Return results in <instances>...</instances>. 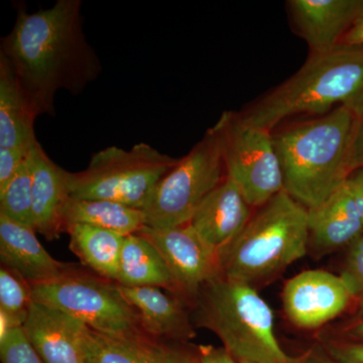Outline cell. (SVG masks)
I'll return each mask as SVG.
<instances>
[{
  "label": "cell",
  "mask_w": 363,
  "mask_h": 363,
  "mask_svg": "<svg viewBox=\"0 0 363 363\" xmlns=\"http://www.w3.org/2000/svg\"><path fill=\"white\" fill-rule=\"evenodd\" d=\"M197 362H198V358H197V360H196V362H195V363H197Z\"/></svg>",
  "instance_id": "37"
},
{
  "label": "cell",
  "mask_w": 363,
  "mask_h": 363,
  "mask_svg": "<svg viewBox=\"0 0 363 363\" xmlns=\"http://www.w3.org/2000/svg\"><path fill=\"white\" fill-rule=\"evenodd\" d=\"M0 214L35 229L33 214V175L28 155L6 189L0 192Z\"/></svg>",
  "instance_id": "24"
},
{
  "label": "cell",
  "mask_w": 363,
  "mask_h": 363,
  "mask_svg": "<svg viewBox=\"0 0 363 363\" xmlns=\"http://www.w3.org/2000/svg\"><path fill=\"white\" fill-rule=\"evenodd\" d=\"M355 298L340 274L308 269L286 281L281 292L286 319L303 330H316L337 319Z\"/></svg>",
  "instance_id": "11"
},
{
  "label": "cell",
  "mask_w": 363,
  "mask_h": 363,
  "mask_svg": "<svg viewBox=\"0 0 363 363\" xmlns=\"http://www.w3.org/2000/svg\"><path fill=\"white\" fill-rule=\"evenodd\" d=\"M341 45L363 47V18L345 35Z\"/></svg>",
  "instance_id": "34"
},
{
  "label": "cell",
  "mask_w": 363,
  "mask_h": 363,
  "mask_svg": "<svg viewBox=\"0 0 363 363\" xmlns=\"http://www.w3.org/2000/svg\"><path fill=\"white\" fill-rule=\"evenodd\" d=\"M64 225L86 224L128 236L145 226L142 210L98 199L69 197L63 212Z\"/></svg>",
  "instance_id": "23"
},
{
  "label": "cell",
  "mask_w": 363,
  "mask_h": 363,
  "mask_svg": "<svg viewBox=\"0 0 363 363\" xmlns=\"http://www.w3.org/2000/svg\"><path fill=\"white\" fill-rule=\"evenodd\" d=\"M116 284L157 286L174 293L173 279L157 248L138 234L124 238Z\"/></svg>",
  "instance_id": "22"
},
{
  "label": "cell",
  "mask_w": 363,
  "mask_h": 363,
  "mask_svg": "<svg viewBox=\"0 0 363 363\" xmlns=\"http://www.w3.org/2000/svg\"><path fill=\"white\" fill-rule=\"evenodd\" d=\"M340 106L363 121V47L311 55L295 75L240 113L272 131L290 117L322 116Z\"/></svg>",
  "instance_id": "3"
},
{
  "label": "cell",
  "mask_w": 363,
  "mask_h": 363,
  "mask_svg": "<svg viewBox=\"0 0 363 363\" xmlns=\"http://www.w3.org/2000/svg\"><path fill=\"white\" fill-rule=\"evenodd\" d=\"M87 327L66 313L33 302L23 330L45 363H85L82 340Z\"/></svg>",
  "instance_id": "14"
},
{
  "label": "cell",
  "mask_w": 363,
  "mask_h": 363,
  "mask_svg": "<svg viewBox=\"0 0 363 363\" xmlns=\"http://www.w3.org/2000/svg\"><path fill=\"white\" fill-rule=\"evenodd\" d=\"M32 286L18 272L0 269V312L9 318L13 328L23 327L33 304Z\"/></svg>",
  "instance_id": "25"
},
{
  "label": "cell",
  "mask_w": 363,
  "mask_h": 363,
  "mask_svg": "<svg viewBox=\"0 0 363 363\" xmlns=\"http://www.w3.org/2000/svg\"><path fill=\"white\" fill-rule=\"evenodd\" d=\"M119 291L140 318L143 330L157 340L188 341L196 336L189 306L175 294L157 286H124Z\"/></svg>",
  "instance_id": "15"
},
{
  "label": "cell",
  "mask_w": 363,
  "mask_h": 363,
  "mask_svg": "<svg viewBox=\"0 0 363 363\" xmlns=\"http://www.w3.org/2000/svg\"><path fill=\"white\" fill-rule=\"evenodd\" d=\"M212 128L220 143L226 176L250 206H264L284 191L283 171L271 130L233 111L223 112Z\"/></svg>",
  "instance_id": "9"
},
{
  "label": "cell",
  "mask_w": 363,
  "mask_h": 363,
  "mask_svg": "<svg viewBox=\"0 0 363 363\" xmlns=\"http://www.w3.org/2000/svg\"><path fill=\"white\" fill-rule=\"evenodd\" d=\"M0 259L2 266L18 272L30 285L54 281L73 267L55 259L38 240L35 229L4 214H0Z\"/></svg>",
  "instance_id": "17"
},
{
  "label": "cell",
  "mask_w": 363,
  "mask_h": 363,
  "mask_svg": "<svg viewBox=\"0 0 363 363\" xmlns=\"http://www.w3.org/2000/svg\"><path fill=\"white\" fill-rule=\"evenodd\" d=\"M298 363H339L325 351L321 344L313 346L306 351L302 357H298Z\"/></svg>",
  "instance_id": "33"
},
{
  "label": "cell",
  "mask_w": 363,
  "mask_h": 363,
  "mask_svg": "<svg viewBox=\"0 0 363 363\" xmlns=\"http://www.w3.org/2000/svg\"><path fill=\"white\" fill-rule=\"evenodd\" d=\"M30 286L33 302L66 313L92 330L111 335H147L138 312L114 281L72 267L54 281Z\"/></svg>",
  "instance_id": "8"
},
{
  "label": "cell",
  "mask_w": 363,
  "mask_h": 363,
  "mask_svg": "<svg viewBox=\"0 0 363 363\" xmlns=\"http://www.w3.org/2000/svg\"><path fill=\"white\" fill-rule=\"evenodd\" d=\"M40 114L13 67L0 55V149L30 152L38 140L35 121Z\"/></svg>",
  "instance_id": "20"
},
{
  "label": "cell",
  "mask_w": 363,
  "mask_h": 363,
  "mask_svg": "<svg viewBox=\"0 0 363 363\" xmlns=\"http://www.w3.org/2000/svg\"><path fill=\"white\" fill-rule=\"evenodd\" d=\"M289 11L311 55L337 49L363 18V0H291Z\"/></svg>",
  "instance_id": "12"
},
{
  "label": "cell",
  "mask_w": 363,
  "mask_h": 363,
  "mask_svg": "<svg viewBox=\"0 0 363 363\" xmlns=\"http://www.w3.org/2000/svg\"><path fill=\"white\" fill-rule=\"evenodd\" d=\"M33 175V214L35 233L48 240H57L65 233L63 212L69 199L66 169L50 159L40 143L30 152Z\"/></svg>",
  "instance_id": "19"
},
{
  "label": "cell",
  "mask_w": 363,
  "mask_h": 363,
  "mask_svg": "<svg viewBox=\"0 0 363 363\" xmlns=\"http://www.w3.org/2000/svg\"><path fill=\"white\" fill-rule=\"evenodd\" d=\"M309 252L322 257L363 235V221L347 182L322 204L308 209Z\"/></svg>",
  "instance_id": "16"
},
{
  "label": "cell",
  "mask_w": 363,
  "mask_h": 363,
  "mask_svg": "<svg viewBox=\"0 0 363 363\" xmlns=\"http://www.w3.org/2000/svg\"><path fill=\"white\" fill-rule=\"evenodd\" d=\"M308 252V209L284 190L259 208L221 255L222 274L257 288Z\"/></svg>",
  "instance_id": "5"
},
{
  "label": "cell",
  "mask_w": 363,
  "mask_h": 363,
  "mask_svg": "<svg viewBox=\"0 0 363 363\" xmlns=\"http://www.w3.org/2000/svg\"><path fill=\"white\" fill-rule=\"evenodd\" d=\"M340 276L355 301L363 298V235L348 247Z\"/></svg>",
  "instance_id": "27"
},
{
  "label": "cell",
  "mask_w": 363,
  "mask_h": 363,
  "mask_svg": "<svg viewBox=\"0 0 363 363\" xmlns=\"http://www.w3.org/2000/svg\"><path fill=\"white\" fill-rule=\"evenodd\" d=\"M225 177L220 143L211 128L157 184L142 210L145 226L171 228L189 224L205 198Z\"/></svg>",
  "instance_id": "7"
},
{
  "label": "cell",
  "mask_w": 363,
  "mask_h": 363,
  "mask_svg": "<svg viewBox=\"0 0 363 363\" xmlns=\"http://www.w3.org/2000/svg\"><path fill=\"white\" fill-rule=\"evenodd\" d=\"M198 357L200 363H238L223 347L217 348L211 345L199 346Z\"/></svg>",
  "instance_id": "31"
},
{
  "label": "cell",
  "mask_w": 363,
  "mask_h": 363,
  "mask_svg": "<svg viewBox=\"0 0 363 363\" xmlns=\"http://www.w3.org/2000/svg\"><path fill=\"white\" fill-rule=\"evenodd\" d=\"M82 350L85 363H195L198 358L145 334L111 335L89 327Z\"/></svg>",
  "instance_id": "18"
},
{
  "label": "cell",
  "mask_w": 363,
  "mask_h": 363,
  "mask_svg": "<svg viewBox=\"0 0 363 363\" xmlns=\"http://www.w3.org/2000/svg\"><path fill=\"white\" fill-rule=\"evenodd\" d=\"M362 119L340 106L274 135L284 190L310 209L342 187L357 169L355 140Z\"/></svg>",
  "instance_id": "2"
},
{
  "label": "cell",
  "mask_w": 363,
  "mask_h": 363,
  "mask_svg": "<svg viewBox=\"0 0 363 363\" xmlns=\"http://www.w3.org/2000/svg\"><path fill=\"white\" fill-rule=\"evenodd\" d=\"M135 234L157 248L173 279V294L190 307L202 286L222 274L220 255L212 250L190 224L171 228L143 226Z\"/></svg>",
  "instance_id": "10"
},
{
  "label": "cell",
  "mask_w": 363,
  "mask_h": 363,
  "mask_svg": "<svg viewBox=\"0 0 363 363\" xmlns=\"http://www.w3.org/2000/svg\"><path fill=\"white\" fill-rule=\"evenodd\" d=\"M347 185L350 186L354 201L357 203L358 211L363 221V168H358L348 178Z\"/></svg>",
  "instance_id": "32"
},
{
  "label": "cell",
  "mask_w": 363,
  "mask_h": 363,
  "mask_svg": "<svg viewBox=\"0 0 363 363\" xmlns=\"http://www.w3.org/2000/svg\"><path fill=\"white\" fill-rule=\"evenodd\" d=\"M252 209L238 186L226 176L205 198L189 224L221 257L252 219Z\"/></svg>",
  "instance_id": "13"
},
{
  "label": "cell",
  "mask_w": 363,
  "mask_h": 363,
  "mask_svg": "<svg viewBox=\"0 0 363 363\" xmlns=\"http://www.w3.org/2000/svg\"><path fill=\"white\" fill-rule=\"evenodd\" d=\"M0 360L1 363H45L26 338L23 327L0 338Z\"/></svg>",
  "instance_id": "26"
},
{
  "label": "cell",
  "mask_w": 363,
  "mask_h": 363,
  "mask_svg": "<svg viewBox=\"0 0 363 363\" xmlns=\"http://www.w3.org/2000/svg\"><path fill=\"white\" fill-rule=\"evenodd\" d=\"M0 48L40 113H54L59 90L79 94L102 71L83 32L80 0H58L32 13L20 9Z\"/></svg>",
  "instance_id": "1"
},
{
  "label": "cell",
  "mask_w": 363,
  "mask_h": 363,
  "mask_svg": "<svg viewBox=\"0 0 363 363\" xmlns=\"http://www.w3.org/2000/svg\"><path fill=\"white\" fill-rule=\"evenodd\" d=\"M195 326L213 332L238 363H298L281 347L274 311L257 288L220 276L202 286L194 304Z\"/></svg>",
  "instance_id": "4"
},
{
  "label": "cell",
  "mask_w": 363,
  "mask_h": 363,
  "mask_svg": "<svg viewBox=\"0 0 363 363\" xmlns=\"http://www.w3.org/2000/svg\"><path fill=\"white\" fill-rule=\"evenodd\" d=\"M354 160L357 168H363V121L360 123L355 140Z\"/></svg>",
  "instance_id": "35"
},
{
  "label": "cell",
  "mask_w": 363,
  "mask_h": 363,
  "mask_svg": "<svg viewBox=\"0 0 363 363\" xmlns=\"http://www.w3.org/2000/svg\"><path fill=\"white\" fill-rule=\"evenodd\" d=\"M179 161L145 143L130 150L106 147L93 155L84 171H66L69 196L143 210L157 184Z\"/></svg>",
  "instance_id": "6"
},
{
  "label": "cell",
  "mask_w": 363,
  "mask_h": 363,
  "mask_svg": "<svg viewBox=\"0 0 363 363\" xmlns=\"http://www.w3.org/2000/svg\"><path fill=\"white\" fill-rule=\"evenodd\" d=\"M197 363H200V362H199V357H198V362H197Z\"/></svg>",
  "instance_id": "36"
},
{
  "label": "cell",
  "mask_w": 363,
  "mask_h": 363,
  "mask_svg": "<svg viewBox=\"0 0 363 363\" xmlns=\"http://www.w3.org/2000/svg\"><path fill=\"white\" fill-rule=\"evenodd\" d=\"M357 307L354 312L336 326V336L333 338L346 340L363 341V298L355 301Z\"/></svg>",
  "instance_id": "29"
},
{
  "label": "cell",
  "mask_w": 363,
  "mask_h": 363,
  "mask_svg": "<svg viewBox=\"0 0 363 363\" xmlns=\"http://www.w3.org/2000/svg\"><path fill=\"white\" fill-rule=\"evenodd\" d=\"M28 152L16 149H0V192L16 175Z\"/></svg>",
  "instance_id": "30"
},
{
  "label": "cell",
  "mask_w": 363,
  "mask_h": 363,
  "mask_svg": "<svg viewBox=\"0 0 363 363\" xmlns=\"http://www.w3.org/2000/svg\"><path fill=\"white\" fill-rule=\"evenodd\" d=\"M321 345L339 363H363V341L327 337Z\"/></svg>",
  "instance_id": "28"
},
{
  "label": "cell",
  "mask_w": 363,
  "mask_h": 363,
  "mask_svg": "<svg viewBox=\"0 0 363 363\" xmlns=\"http://www.w3.org/2000/svg\"><path fill=\"white\" fill-rule=\"evenodd\" d=\"M70 250L97 276L116 283L125 236L99 227L71 224L66 227Z\"/></svg>",
  "instance_id": "21"
}]
</instances>
